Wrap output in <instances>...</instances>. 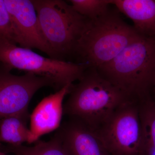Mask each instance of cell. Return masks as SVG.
<instances>
[{
  "label": "cell",
  "instance_id": "9",
  "mask_svg": "<svg viewBox=\"0 0 155 155\" xmlns=\"http://www.w3.org/2000/svg\"><path fill=\"white\" fill-rule=\"evenodd\" d=\"M54 134L68 155H111L94 130L77 119L69 118Z\"/></svg>",
  "mask_w": 155,
  "mask_h": 155
},
{
  "label": "cell",
  "instance_id": "13",
  "mask_svg": "<svg viewBox=\"0 0 155 155\" xmlns=\"http://www.w3.org/2000/svg\"><path fill=\"white\" fill-rule=\"evenodd\" d=\"M29 119L21 116L6 117L0 121V142L19 146L29 143L31 131L27 126Z\"/></svg>",
  "mask_w": 155,
  "mask_h": 155
},
{
  "label": "cell",
  "instance_id": "7",
  "mask_svg": "<svg viewBox=\"0 0 155 155\" xmlns=\"http://www.w3.org/2000/svg\"><path fill=\"white\" fill-rule=\"evenodd\" d=\"M11 70L0 63V121L13 116L29 119L28 107L35 93L44 87L56 90L55 84L48 78L29 72L18 76Z\"/></svg>",
  "mask_w": 155,
  "mask_h": 155
},
{
  "label": "cell",
  "instance_id": "4",
  "mask_svg": "<svg viewBox=\"0 0 155 155\" xmlns=\"http://www.w3.org/2000/svg\"><path fill=\"white\" fill-rule=\"evenodd\" d=\"M44 38L54 58L64 61L74 55L88 19L62 0H31Z\"/></svg>",
  "mask_w": 155,
  "mask_h": 155
},
{
  "label": "cell",
  "instance_id": "12",
  "mask_svg": "<svg viewBox=\"0 0 155 155\" xmlns=\"http://www.w3.org/2000/svg\"><path fill=\"white\" fill-rule=\"evenodd\" d=\"M142 129L139 155H155V103L152 96L139 102Z\"/></svg>",
  "mask_w": 155,
  "mask_h": 155
},
{
  "label": "cell",
  "instance_id": "6",
  "mask_svg": "<svg viewBox=\"0 0 155 155\" xmlns=\"http://www.w3.org/2000/svg\"><path fill=\"white\" fill-rule=\"evenodd\" d=\"M138 101L118 107L94 131L111 155H139L142 129Z\"/></svg>",
  "mask_w": 155,
  "mask_h": 155
},
{
  "label": "cell",
  "instance_id": "14",
  "mask_svg": "<svg viewBox=\"0 0 155 155\" xmlns=\"http://www.w3.org/2000/svg\"><path fill=\"white\" fill-rule=\"evenodd\" d=\"M3 149L5 152L12 153L15 155H68L55 134L48 141L39 139L33 146L8 145Z\"/></svg>",
  "mask_w": 155,
  "mask_h": 155
},
{
  "label": "cell",
  "instance_id": "3",
  "mask_svg": "<svg viewBox=\"0 0 155 155\" xmlns=\"http://www.w3.org/2000/svg\"><path fill=\"white\" fill-rule=\"evenodd\" d=\"M118 12L109 8L100 17L88 19L74 54L78 64L97 69L113 60L141 35Z\"/></svg>",
  "mask_w": 155,
  "mask_h": 155
},
{
  "label": "cell",
  "instance_id": "1",
  "mask_svg": "<svg viewBox=\"0 0 155 155\" xmlns=\"http://www.w3.org/2000/svg\"><path fill=\"white\" fill-rule=\"evenodd\" d=\"M130 99L152 95L155 81V38L141 35L113 60L97 69Z\"/></svg>",
  "mask_w": 155,
  "mask_h": 155
},
{
  "label": "cell",
  "instance_id": "2",
  "mask_svg": "<svg viewBox=\"0 0 155 155\" xmlns=\"http://www.w3.org/2000/svg\"><path fill=\"white\" fill-rule=\"evenodd\" d=\"M76 84H72L64 104V115L79 120L95 131L122 104L127 95L95 68H87Z\"/></svg>",
  "mask_w": 155,
  "mask_h": 155
},
{
  "label": "cell",
  "instance_id": "8",
  "mask_svg": "<svg viewBox=\"0 0 155 155\" xmlns=\"http://www.w3.org/2000/svg\"><path fill=\"white\" fill-rule=\"evenodd\" d=\"M5 2L11 16L17 45L29 49H37L55 59L41 33L31 0H5Z\"/></svg>",
  "mask_w": 155,
  "mask_h": 155
},
{
  "label": "cell",
  "instance_id": "17",
  "mask_svg": "<svg viewBox=\"0 0 155 155\" xmlns=\"http://www.w3.org/2000/svg\"><path fill=\"white\" fill-rule=\"evenodd\" d=\"M152 93L153 95L152 96L153 99L154 100V101L155 103V81L154 83L153 86Z\"/></svg>",
  "mask_w": 155,
  "mask_h": 155
},
{
  "label": "cell",
  "instance_id": "18",
  "mask_svg": "<svg viewBox=\"0 0 155 155\" xmlns=\"http://www.w3.org/2000/svg\"><path fill=\"white\" fill-rule=\"evenodd\" d=\"M0 155H6L5 154V153L1 152H0Z\"/></svg>",
  "mask_w": 155,
  "mask_h": 155
},
{
  "label": "cell",
  "instance_id": "10",
  "mask_svg": "<svg viewBox=\"0 0 155 155\" xmlns=\"http://www.w3.org/2000/svg\"><path fill=\"white\" fill-rule=\"evenodd\" d=\"M68 84L54 94L43 99L30 115L31 137L29 143H35L42 136L58 130L64 115L63 101L69 94L72 84Z\"/></svg>",
  "mask_w": 155,
  "mask_h": 155
},
{
  "label": "cell",
  "instance_id": "16",
  "mask_svg": "<svg viewBox=\"0 0 155 155\" xmlns=\"http://www.w3.org/2000/svg\"><path fill=\"white\" fill-rule=\"evenodd\" d=\"M0 38L17 45L11 16L5 0H0Z\"/></svg>",
  "mask_w": 155,
  "mask_h": 155
},
{
  "label": "cell",
  "instance_id": "15",
  "mask_svg": "<svg viewBox=\"0 0 155 155\" xmlns=\"http://www.w3.org/2000/svg\"><path fill=\"white\" fill-rule=\"evenodd\" d=\"M73 8L77 13L92 19L105 13L111 5V0H70Z\"/></svg>",
  "mask_w": 155,
  "mask_h": 155
},
{
  "label": "cell",
  "instance_id": "11",
  "mask_svg": "<svg viewBox=\"0 0 155 155\" xmlns=\"http://www.w3.org/2000/svg\"><path fill=\"white\" fill-rule=\"evenodd\" d=\"M111 4L132 20L139 34L155 38V0H111Z\"/></svg>",
  "mask_w": 155,
  "mask_h": 155
},
{
  "label": "cell",
  "instance_id": "5",
  "mask_svg": "<svg viewBox=\"0 0 155 155\" xmlns=\"http://www.w3.org/2000/svg\"><path fill=\"white\" fill-rule=\"evenodd\" d=\"M0 63L12 70L19 69L50 78L54 82L58 91L79 80L87 69L84 64L45 58L2 38H0Z\"/></svg>",
  "mask_w": 155,
  "mask_h": 155
}]
</instances>
